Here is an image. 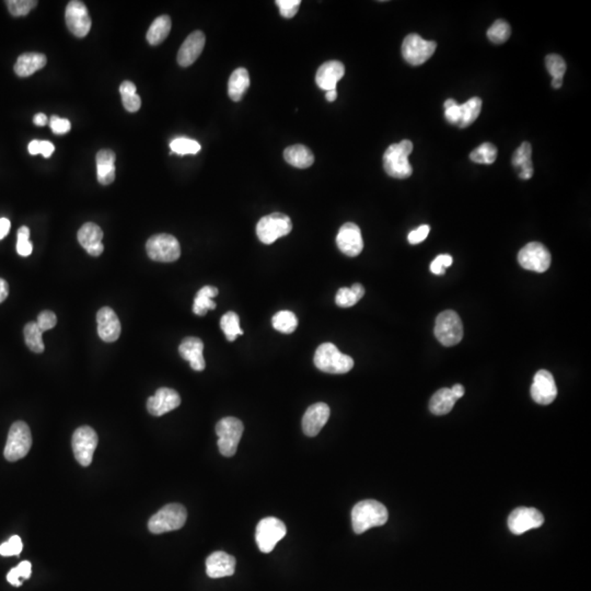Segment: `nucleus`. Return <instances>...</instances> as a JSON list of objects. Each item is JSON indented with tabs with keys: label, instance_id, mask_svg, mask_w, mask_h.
Returning a JSON list of instances; mask_svg holds the SVG:
<instances>
[{
	"label": "nucleus",
	"instance_id": "17",
	"mask_svg": "<svg viewBox=\"0 0 591 591\" xmlns=\"http://www.w3.org/2000/svg\"><path fill=\"white\" fill-rule=\"evenodd\" d=\"M336 245L345 256L350 258L359 256L364 249L363 236L359 227L353 223H344L336 236Z\"/></svg>",
	"mask_w": 591,
	"mask_h": 591
},
{
	"label": "nucleus",
	"instance_id": "24",
	"mask_svg": "<svg viewBox=\"0 0 591 591\" xmlns=\"http://www.w3.org/2000/svg\"><path fill=\"white\" fill-rule=\"evenodd\" d=\"M345 74L344 65L339 60H330L321 65L315 75L317 87L325 90H336L337 82L343 78Z\"/></svg>",
	"mask_w": 591,
	"mask_h": 591
},
{
	"label": "nucleus",
	"instance_id": "32",
	"mask_svg": "<svg viewBox=\"0 0 591 591\" xmlns=\"http://www.w3.org/2000/svg\"><path fill=\"white\" fill-rule=\"evenodd\" d=\"M171 27H172V22L169 16L164 14V16H158L148 30V43L153 46L161 44L168 38Z\"/></svg>",
	"mask_w": 591,
	"mask_h": 591
},
{
	"label": "nucleus",
	"instance_id": "51",
	"mask_svg": "<svg viewBox=\"0 0 591 591\" xmlns=\"http://www.w3.org/2000/svg\"><path fill=\"white\" fill-rule=\"evenodd\" d=\"M445 116L450 124L458 125L459 123L460 105L454 99L447 100L445 102Z\"/></svg>",
	"mask_w": 591,
	"mask_h": 591
},
{
	"label": "nucleus",
	"instance_id": "47",
	"mask_svg": "<svg viewBox=\"0 0 591 591\" xmlns=\"http://www.w3.org/2000/svg\"><path fill=\"white\" fill-rule=\"evenodd\" d=\"M23 548V543H22L21 537L19 535H14L9 539L7 542L3 543L0 546V555L3 557H14V555H19Z\"/></svg>",
	"mask_w": 591,
	"mask_h": 591
},
{
	"label": "nucleus",
	"instance_id": "4",
	"mask_svg": "<svg viewBox=\"0 0 591 591\" xmlns=\"http://www.w3.org/2000/svg\"><path fill=\"white\" fill-rule=\"evenodd\" d=\"M186 518L188 513L184 506L180 504H169L149 519L148 529L155 535L175 531L181 529L186 524Z\"/></svg>",
	"mask_w": 591,
	"mask_h": 591
},
{
	"label": "nucleus",
	"instance_id": "8",
	"mask_svg": "<svg viewBox=\"0 0 591 591\" xmlns=\"http://www.w3.org/2000/svg\"><path fill=\"white\" fill-rule=\"evenodd\" d=\"M435 336L443 346L459 344L463 337V324L457 312L452 310L441 312L436 319Z\"/></svg>",
	"mask_w": 591,
	"mask_h": 591
},
{
	"label": "nucleus",
	"instance_id": "30",
	"mask_svg": "<svg viewBox=\"0 0 591 591\" xmlns=\"http://www.w3.org/2000/svg\"><path fill=\"white\" fill-rule=\"evenodd\" d=\"M532 148L529 143H524L515 151L513 157V167L519 168V177L522 180H529L533 175V166L531 161Z\"/></svg>",
	"mask_w": 591,
	"mask_h": 591
},
{
	"label": "nucleus",
	"instance_id": "19",
	"mask_svg": "<svg viewBox=\"0 0 591 591\" xmlns=\"http://www.w3.org/2000/svg\"><path fill=\"white\" fill-rule=\"evenodd\" d=\"M330 413V408H328V404L322 403V402L310 406L302 417L304 433L308 437H315L328 422Z\"/></svg>",
	"mask_w": 591,
	"mask_h": 591
},
{
	"label": "nucleus",
	"instance_id": "3",
	"mask_svg": "<svg viewBox=\"0 0 591 591\" xmlns=\"http://www.w3.org/2000/svg\"><path fill=\"white\" fill-rule=\"evenodd\" d=\"M315 365L319 370L326 374H347L354 367V359L348 355L339 352L332 343H324L317 347L315 355Z\"/></svg>",
	"mask_w": 591,
	"mask_h": 591
},
{
	"label": "nucleus",
	"instance_id": "31",
	"mask_svg": "<svg viewBox=\"0 0 591 591\" xmlns=\"http://www.w3.org/2000/svg\"><path fill=\"white\" fill-rule=\"evenodd\" d=\"M457 401V399L454 398V395L452 394L451 389L443 388V389L438 390L432 397V400L430 402V412L435 415H439V416L446 415V414L451 412Z\"/></svg>",
	"mask_w": 591,
	"mask_h": 591
},
{
	"label": "nucleus",
	"instance_id": "10",
	"mask_svg": "<svg viewBox=\"0 0 591 591\" xmlns=\"http://www.w3.org/2000/svg\"><path fill=\"white\" fill-rule=\"evenodd\" d=\"M287 533L285 524L275 517L262 519L256 527V540L260 551L271 553Z\"/></svg>",
	"mask_w": 591,
	"mask_h": 591
},
{
	"label": "nucleus",
	"instance_id": "13",
	"mask_svg": "<svg viewBox=\"0 0 591 591\" xmlns=\"http://www.w3.org/2000/svg\"><path fill=\"white\" fill-rule=\"evenodd\" d=\"M551 253L540 242H530L518 254V262L528 271L544 273L551 265Z\"/></svg>",
	"mask_w": 591,
	"mask_h": 591
},
{
	"label": "nucleus",
	"instance_id": "23",
	"mask_svg": "<svg viewBox=\"0 0 591 591\" xmlns=\"http://www.w3.org/2000/svg\"><path fill=\"white\" fill-rule=\"evenodd\" d=\"M77 238L81 247H84L90 256H100L102 254L104 250L102 243L103 232L96 223H85L84 226L79 229Z\"/></svg>",
	"mask_w": 591,
	"mask_h": 591
},
{
	"label": "nucleus",
	"instance_id": "5",
	"mask_svg": "<svg viewBox=\"0 0 591 591\" xmlns=\"http://www.w3.org/2000/svg\"><path fill=\"white\" fill-rule=\"evenodd\" d=\"M31 447H32V435L27 423L19 421L11 425L8 439L3 450L5 460L14 462L25 458L29 454Z\"/></svg>",
	"mask_w": 591,
	"mask_h": 591
},
{
	"label": "nucleus",
	"instance_id": "22",
	"mask_svg": "<svg viewBox=\"0 0 591 591\" xmlns=\"http://www.w3.org/2000/svg\"><path fill=\"white\" fill-rule=\"evenodd\" d=\"M236 559L226 552H214L206 559V574L214 579L229 577L236 572Z\"/></svg>",
	"mask_w": 591,
	"mask_h": 591
},
{
	"label": "nucleus",
	"instance_id": "25",
	"mask_svg": "<svg viewBox=\"0 0 591 591\" xmlns=\"http://www.w3.org/2000/svg\"><path fill=\"white\" fill-rule=\"evenodd\" d=\"M203 350L204 344L199 337H186L179 347V352L183 359L188 360L191 368L195 371H203L206 367Z\"/></svg>",
	"mask_w": 591,
	"mask_h": 591
},
{
	"label": "nucleus",
	"instance_id": "36",
	"mask_svg": "<svg viewBox=\"0 0 591 591\" xmlns=\"http://www.w3.org/2000/svg\"><path fill=\"white\" fill-rule=\"evenodd\" d=\"M136 91L137 88L132 81H124L120 87V93H121L124 108L131 113L137 112L142 107V100Z\"/></svg>",
	"mask_w": 591,
	"mask_h": 591
},
{
	"label": "nucleus",
	"instance_id": "6",
	"mask_svg": "<svg viewBox=\"0 0 591 591\" xmlns=\"http://www.w3.org/2000/svg\"><path fill=\"white\" fill-rule=\"evenodd\" d=\"M243 430V424L236 417H225L217 423L218 448L223 457H232L236 454Z\"/></svg>",
	"mask_w": 591,
	"mask_h": 591
},
{
	"label": "nucleus",
	"instance_id": "38",
	"mask_svg": "<svg viewBox=\"0 0 591 591\" xmlns=\"http://www.w3.org/2000/svg\"><path fill=\"white\" fill-rule=\"evenodd\" d=\"M271 324L273 328L280 333L291 334L298 326V319L293 312L284 310V311L277 312L273 317Z\"/></svg>",
	"mask_w": 591,
	"mask_h": 591
},
{
	"label": "nucleus",
	"instance_id": "49",
	"mask_svg": "<svg viewBox=\"0 0 591 591\" xmlns=\"http://www.w3.org/2000/svg\"><path fill=\"white\" fill-rule=\"evenodd\" d=\"M454 258L449 254H441L434 260L430 264V271L435 275H443L446 273L447 267L452 265Z\"/></svg>",
	"mask_w": 591,
	"mask_h": 591
},
{
	"label": "nucleus",
	"instance_id": "18",
	"mask_svg": "<svg viewBox=\"0 0 591 591\" xmlns=\"http://www.w3.org/2000/svg\"><path fill=\"white\" fill-rule=\"evenodd\" d=\"M181 397L169 388H160L147 401V410L153 416H162L180 406Z\"/></svg>",
	"mask_w": 591,
	"mask_h": 591
},
{
	"label": "nucleus",
	"instance_id": "37",
	"mask_svg": "<svg viewBox=\"0 0 591 591\" xmlns=\"http://www.w3.org/2000/svg\"><path fill=\"white\" fill-rule=\"evenodd\" d=\"M23 333H25V344L29 347L30 350H32L36 354L44 352L45 346H44L43 339H42L43 332L38 328V323H27L25 326Z\"/></svg>",
	"mask_w": 591,
	"mask_h": 591
},
{
	"label": "nucleus",
	"instance_id": "48",
	"mask_svg": "<svg viewBox=\"0 0 591 591\" xmlns=\"http://www.w3.org/2000/svg\"><path fill=\"white\" fill-rule=\"evenodd\" d=\"M276 5L284 18L291 19L298 12L301 1L300 0H277Z\"/></svg>",
	"mask_w": 591,
	"mask_h": 591
},
{
	"label": "nucleus",
	"instance_id": "55",
	"mask_svg": "<svg viewBox=\"0 0 591 591\" xmlns=\"http://www.w3.org/2000/svg\"><path fill=\"white\" fill-rule=\"evenodd\" d=\"M10 221L7 218H0V240H3L5 236H8L10 232Z\"/></svg>",
	"mask_w": 591,
	"mask_h": 591
},
{
	"label": "nucleus",
	"instance_id": "33",
	"mask_svg": "<svg viewBox=\"0 0 591 591\" xmlns=\"http://www.w3.org/2000/svg\"><path fill=\"white\" fill-rule=\"evenodd\" d=\"M218 295V289L214 286H204V287L197 293L194 299L193 312L197 315H206L208 310H214L216 308L215 298Z\"/></svg>",
	"mask_w": 591,
	"mask_h": 591
},
{
	"label": "nucleus",
	"instance_id": "39",
	"mask_svg": "<svg viewBox=\"0 0 591 591\" xmlns=\"http://www.w3.org/2000/svg\"><path fill=\"white\" fill-rule=\"evenodd\" d=\"M221 328L226 335L227 339L230 342L236 341L238 336L243 334V331L240 328L239 315L234 311L227 312L226 315H223Z\"/></svg>",
	"mask_w": 591,
	"mask_h": 591
},
{
	"label": "nucleus",
	"instance_id": "28",
	"mask_svg": "<svg viewBox=\"0 0 591 591\" xmlns=\"http://www.w3.org/2000/svg\"><path fill=\"white\" fill-rule=\"evenodd\" d=\"M286 162L298 169H306L315 162V156L309 148L304 145H293L284 151Z\"/></svg>",
	"mask_w": 591,
	"mask_h": 591
},
{
	"label": "nucleus",
	"instance_id": "2",
	"mask_svg": "<svg viewBox=\"0 0 591 591\" xmlns=\"http://www.w3.org/2000/svg\"><path fill=\"white\" fill-rule=\"evenodd\" d=\"M412 151L413 144L408 140L390 146L383 155V168L388 175L395 179L411 177L413 168L410 164L409 156Z\"/></svg>",
	"mask_w": 591,
	"mask_h": 591
},
{
	"label": "nucleus",
	"instance_id": "60",
	"mask_svg": "<svg viewBox=\"0 0 591 591\" xmlns=\"http://www.w3.org/2000/svg\"><path fill=\"white\" fill-rule=\"evenodd\" d=\"M325 98L328 100V102H334L335 101L336 98H337V91L336 90H331V91H326L325 93Z\"/></svg>",
	"mask_w": 591,
	"mask_h": 591
},
{
	"label": "nucleus",
	"instance_id": "58",
	"mask_svg": "<svg viewBox=\"0 0 591 591\" xmlns=\"http://www.w3.org/2000/svg\"><path fill=\"white\" fill-rule=\"evenodd\" d=\"M47 122H49V118H47V116L43 113L36 114V115L34 116V118H33V123H34L36 126H44V125L47 124Z\"/></svg>",
	"mask_w": 591,
	"mask_h": 591
},
{
	"label": "nucleus",
	"instance_id": "14",
	"mask_svg": "<svg viewBox=\"0 0 591 591\" xmlns=\"http://www.w3.org/2000/svg\"><path fill=\"white\" fill-rule=\"evenodd\" d=\"M65 20L70 32L77 38H85L91 29V18L86 5L78 0L68 3L65 11Z\"/></svg>",
	"mask_w": 591,
	"mask_h": 591
},
{
	"label": "nucleus",
	"instance_id": "34",
	"mask_svg": "<svg viewBox=\"0 0 591 591\" xmlns=\"http://www.w3.org/2000/svg\"><path fill=\"white\" fill-rule=\"evenodd\" d=\"M482 110V100L472 98L467 102L460 105V120L457 126L465 129L476 121Z\"/></svg>",
	"mask_w": 591,
	"mask_h": 591
},
{
	"label": "nucleus",
	"instance_id": "15",
	"mask_svg": "<svg viewBox=\"0 0 591 591\" xmlns=\"http://www.w3.org/2000/svg\"><path fill=\"white\" fill-rule=\"evenodd\" d=\"M544 524V517L535 508L519 507L508 518V527L513 535H522L529 530L540 528Z\"/></svg>",
	"mask_w": 591,
	"mask_h": 591
},
{
	"label": "nucleus",
	"instance_id": "57",
	"mask_svg": "<svg viewBox=\"0 0 591 591\" xmlns=\"http://www.w3.org/2000/svg\"><path fill=\"white\" fill-rule=\"evenodd\" d=\"M452 394L454 395V398L459 400V399L462 398L463 395H465V390L463 386L461 384H454V387L451 388Z\"/></svg>",
	"mask_w": 591,
	"mask_h": 591
},
{
	"label": "nucleus",
	"instance_id": "61",
	"mask_svg": "<svg viewBox=\"0 0 591 591\" xmlns=\"http://www.w3.org/2000/svg\"><path fill=\"white\" fill-rule=\"evenodd\" d=\"M561 85H563V80H559V79H553V80H552V87H553V88H561Z\"/></svg>",
	"mask_w": 591,
	"mask_h": 591
},
{
	"label": "nucleus",
	"instance_id": "12",
	"mask_svg": "<svg viewBox=\"0 0 591 591\" xmlns=\"http://www.w3.org/2000/svg\"><path fill=\"white\" fill-rule=\"evenodd\" d=\"M437 44L434 41H426L419 34H410L402 44V55L412 66H419L427 62L435 53Z\"/></svg>",
	"mask_w": 591,
	"mask_h": 591
},
{
	"label": "nucleus",
	"instance_id": "52",
	"mask_svg": "<svg viewBox=\"0 0 591 591\" xmlns=\"http://www.w3.org/2000/svg\"><path fill=\"white\" fill-rule=\"evenodd\" d=\"M49 126H51L53 133L56 135L67 134L71 129L70 122L67 118H60L58 116L53 115L49 118Z\"/></svg>",
	"mask_w": 591,
	"mask_h": 591
},
{
	"label": "nucleus",
	"instance_id": "43",
	"mask_svg": "<svg viewBox=\"0 0 591 591\" xmlns=\"http://www.w3.org/2000/svg\"><path fill=\"white\" fill-rule=\"evenodd\" d=\"M32 574V565L29 561H23L18 566L14 567L7 575V581L12 586L19 587L22 585L21 578L27 579Z\"/></svg>",
	"mask_w": 591,
	"mask_h": 591
},
{
	"label": "nucleus",
	"instance_id": "50",
	"mask_svg": "<svg viewBox=\"0 0 591 591\" xmlns=\"http://www.w3.org/2000/svg\"><path fill=\"white\" fill-rule=\"evenodd\" d=\"M36 323H38L40 330L42 332H45V331L54 328L57 323V317L55 315L54 312L45 310V311H42L38 315Z\"/></svg>",
	"mask_w": 591,
	"mask_h": 591
},
{
	"label": "nucleus",
	"instance_id": "54",
	"mask_svg": "<svg viewBox=\"0 0 591 591\" xmlns=\"http://www.w3.org/2000/svg\"><path fill=\"white\" fill-rule=\"evenodd\" d=\"M55 147L51 142L40 140V153L44 158H49L54 153Z\"/></svg>",
	"mask_w": 591,
	"mask_h": 591
},
{
	"label": "nucleus",
	"instance_id": "29",
	"mask_svg": "<svg viewBox=\"0 0 591 591\" xmlns=\"http://www.w3.org/2000/svg\"><path fill=\"white\" fill-rule=\"evenodd\" d=\"M250 87V75L245 68H238L230 76L228 82V94L230 99L238 102L243 98Z\"/></svg>",
	"mask_w": 591,
	"mask_h": 591
},
{
	"label": "nucleus",
	"instance_id": "1",
	"mask_svg": "<svg viewBox=\"0 0 591 591\" xmlns=\"http://www.w3.org/2000/svg\"><path fill=\"white\" fill-rule=\"evenodd\" d=\"M388 517L387 508L381 502L374 500H363L353 508V529L356 535H361L371 528L383 526L388 522Z\"/></svg>",
	"mask_w": 591,
	"mask_h": 591
},
{
	"label": "nucleus",
	"instance_id": "44",
	"mask_svg": "<svg viewBox=\"0 0 591 591\" xmlns=\"http://www.w3.org/2000/svg\"><path fill=\"white\" fill-rule=\"evenodd\" d=\"M546 65L548 73L553 77V79L563 80L565 71H566V63H565L564 59L561 58L559 55H548L546 58Z\"/></svg>",
	"mask_w": 591,
	"mask_h": 591
},
{
	"label": "nucleus",
	"instance_id": "40",
	"mask_svg": "<svg viewBox=\"0 0 591 591\" xmlns=\"http://www.w3.org/2000/svg\"><path fill=\"white\" fill-rule=\"evenodd\" d=\"M471 160L476 164H492L498 158V148L493 144L485 143L478 146L471 153Z\"/></svg>",
	"mask_w": 591,
	"mask_h": 591
},
{
	"label": "nucleus",
	"instance_id": "45",
	"mask_svg": "<svg viewBox=\"0 0 591 591\" xmlns=\"http://www.w3.org/2000/svg\"><path fill=\"white\" fill-rule=\"evenodd\" d=\"M9 12L14 16H27L30 11L36 7L38 1L35 0H8L5 1Z\"/></svg>",
	"mask_w": 591,
	"mask_h": 591
},
{
	"label": "nucleus",
	"instance_id": "41",
	"mask_svg": "<svg viewBox=\"0 0 591 591\" xmlns=\"http://www.w3.org/2000/svg\"><path fill=\"white\" fill-rule=\"evenodd\" d=\"M170 148H171L172 153L180 155V156H184V155H197L202 147L197 140L179 137L175 138L170 143Z\"/></svg>",
	"mask_w": 591,
	"mask_h": 591
},
{
	"label": "nucleus",
	"instance_id": "21",
	"mask_svg": "<svg viewBox=\"0 0 591 591\" xmlns=\"http://www.w3.org/2000/svg\"><path fill=\"white\" fill-rule=\"evenodd\" d=\"M205 42H206V38L202 31H194L188 35L177 53L179 65L182 67H188L197 62V59L202 54L204 49Z\"/></svg>",
	"mask_w": 591,
	"mask_h": 591
},
{
	"label": "nucleus",
	"instance_id": "27",
	"mask_svg": "<svg viewBox=\"0 0 591 591\" xmlns=\"http://www.w3.org/2000/svg\"><path fill=\"white\" fill-rule=\"evenodd\" d=\"M47 63L45 55L41 53H25L20 55L14 64V73L19 77H30L42 69Z\"/></svg>",
	"mask_w": 591,
	"mask_h": 591
},
{
	"label": "nucleus",
	"instance_id": "9",
	"mask_svg": "<svg viewBox=\"0 0 591 591\" xmlns=\"http://www.w3.org/2000/svg\"><path fill=\"white\" fill-rule=\"evenodd\" d=\"M146 251L153 261L171 263L181 256L180 243L175 236L168 234H155L146 243Z\"/></svg>",
	"mask_w": 591,
	"mask_h": 591
},
{
	"label": "nucleus",
	"instance_id": "42",
	"mask_svg": "<svg viewBox=\"0 0 591 591\" xmlns=\"http://www.w3.org/2000/svg\"><path fill=\"white\" fill-rule=\"evenodd\" d=\"M511 25H508L507 22L504 20H498L494 22V25L489 27L487 31V36L489 41H492L493 43L502 44L505 43L506 41L511 36Z\"/></svg>",
	"mask_w": 591,
	"mask_h": 591
},
{
	"label": "nucleus",
	"instance_id": "56",
	"mask_svg": "<svg viewBox=\"0 0 591 591\" xmlns=\"http://www.w3.org/2000/svg\"><path fill=\"white\" fill-rule=\"evenodd\" d=\"M9 295L8 282H5L3 278H0V304L7 299Z\"/></svg>",
	"mask_w": 591,
	"mask_h": 591
},
{
	"label": "nucleus",
	"instance_id": "16",
	"mask_svg": "<svg viewBox=\"0 0 591 591\" xmlns=\"http://www.w3.org/2000/svg\"><path fill=\"white\" fill-rule=\"evenodd\" d=\"M557 388L553 376L548 370H539L531 386V397L541 405H548L557 399Z\"/></svg>",
	"mask_w": 591,
	"mask_h": 591
},
{
	"label": "nucleus",
	"instance_id": "53",
	"mask_svg": "<svg viewBox=\"0 0 591 591\" xmlns=\"http://www.w3.org/2000/svg\"><path fill=\"white\" fill-rule=\"evenodd\" d=\"M430 227L428 225H422L419 228L415 229L413 232H410L408 240L411 245H419L421 242L424 241L430 234Z\"/></svg>",
	"mask_w": 591,
	"mask_h": 591
},
{
	"label": "nucleus",
	"instance_id": "35",
	"mask_svg": "<svg viewBox=\"0 0 591 591\" xmlns=\"http://www.w3.org/2000/svg\"><path fill=\"white\" fill-rule=\"evenodd\" d=\"M365 295V288L360 284H354L350 288L343 287L337 291L335 302L341 308H350L357 304Z\"/></svg>",
	"mask_w": 591,
	"mask_h": 591
},
{
	"label": "nucleus",
	"instance_id": "11",
	"mask_svg": "<svg viewBox=\"0 0 591 591\" xmlns=\"http://www.w3.org/2000/svg\"><path fill=\"white\" fill-rule=\"evenodd\" d=\"M98 435L93 428L81 426L75 430L71 441L75 458L82 467H89L98 446Z\"/></svg>",
	"mask_w": 591,
	"mask_h": 591
},
{
	"label": "nucleus",
	"instance_id": "59",
	"mask_svg": "<svg viewBox=\"0 0 591 591\" xmlns=\"http://www.w3.org/2000/svg\"><path fill=\"white\" fill-rule=\"evenodd\" d=\"M29 153L33 156L40 153V140H34L29 144Z\"/></svg>",
	"mask_w": 591,
	"mask_h": 591
},
{
	"label": "nucleus",
	"instance_id": "26",
	"mask_svg": "<svg viewBox=\"0 0 591 591\" xmlns=\"http://www.w3.org/2000/svg\"><path fill=\"white\" fill-rule=\"evenodd\" d=\"M115 153L110 149H102L97 153V173L100 184L110 186L115 180Z\"/></svg>",
	"mask_w": 591,
	"mask_h": 591
},
{
	"label": "nucleus",
	"instance_id": "46",
	"mask_svg": "<svg viewBox=\"0 0 591 591\" xmlns=\"http://www.w3.org/2000/svg\"><path fill=\"white\" fill-rule=\"evenodd\" d=\"M33 245L30 242V229L27 226L21 227L18 230V241H16V252L21 256H29L32 254Z\"/></svg>",
	"mask_w": 591,
	"mask_h": 591
},
{
	"label": "nucleus",
	"instance_id": "7",
	"mask_svg": "<svg viewBox=\"0 0 591 591\" xmlns=\"http://www.w3.org/2000/svg\"><path fill=\"white\" fill-rule=\"evenodd\" d=\"M293 230V223L287 215L274 212L264 216L256 226V234L264 245H271L282 236H287Z\"/></svg>",
	"mask_w": 591,
	"mask_h": 591
},
{
	"label": "nucleus",
	"instance_id": "20",
	"mask_svg": "<svg viewBox=\"0 0 591 591\" xmlns=\"http://www.w3.org/2000/svg\"><path fill=\"white\" fill-rule=\"evenodd\" d=\"M98 334L100 339L107 343H113L118 341L121 335V322L118 315L110 306H103L97 315Z\"/></svg>",
	"mask_w": 591,
	"mask_h": 591
}]
</instances>
